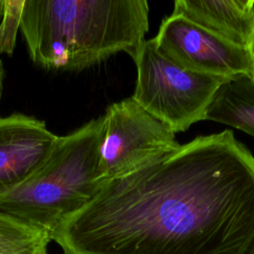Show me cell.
<instances>
[{"label":"cell","instance_id":"12","mask_svg":"<svg viewBox=\"0 0 254 254\" xmlns=\"http://www.w3.org/2000/svg\"><path fill=\"white\" fill-rule=\"evenodd\" d=\"M245 49L248 53L249 60H250V65H251V78L254 81V19L251 26V30L249 33V36L247 38Z\"/></svg>","mask_w":254,"mask_h":254},{"label":"cell","instance_id":"2","mask_svg":"<svg viewBox=\"0 0 254 254\" xmlns=\"http://www.w3.org/2000/svg\"><path fill=\"white\" fill-rule=\"evenodd\" d=\"M148 30L146 0H25L20 26L32 62L64 71L132 56Z\"/></svg>","mask_w":254,"mask_h":254},{"label":"cell","instance_id":"10","mask_svg":"<svg viewBox=\"0 0 254 254\" xmlns=\"http://www.w3.org/2000/svg\"><path fill=\"white\" fill-rule=\"evenodd\" d=\"M50 241L42 230L0 211V254H48Z\"/></svg>","mask_w":254,"mask_h":254},{"label":"cell","instance_id":"13","mask_svg":"<svg viewBox=\"0 0 254 254\" xmlns=\"http://www.w3.org/2000/svg\"><path fill=\"white\" fill-rule=\"evenodd\" d=\"M3 81H4V66H3V63L0 59V98H1L2 90H3Z\"/></svg>","mask_w":254,"mask_h":254},{"label":"cell","instance_id":"14","mask_svg":"<svg viewBox=\"0 0 254 254\" xmlns=\"http://www.w3.org/2000/svg\"><path fill=\"white\" fill-rule=\"evenodd\" d=\"M244 254H254V236H253V238H252V240H251V242H250V244H249V246H248V248H247V250L245 251Z\"/></svg>","mask_w":254,"mask_h":254},{"label":"cell","instance_id":"4","mask_svg":"<svg viewBox=\"0 0 254 254\" xmlns=\"http://www.w3.org/2000/svg\"><path fill=\"white\" fill-rule=\"evenodd\" d=\"M137 77L131 96L143 109L174 133L206 120L208 109L224 78L186 69L145 40L131 56Z\"/></svg>","mask_w":254,"mask_h":254},{"label":"cell","instance_id":"8","mask_svg":"<svg viewBox=\"0 0 254 254\" xmlns=\"http://www.w3.org/2000/svg\"><path fill=\"white\" fill-rule=\"evenodd\" d=\"M173 14L245 47L254 19V0H176Z\"/></svg>","mask_w":254,"mask_h":254},{"label":"cell","instance_id":"6","mask_svg":"<svg viewBox=\"0 0 254 254\" xmlns=\"http://www.w3.org/2000/svg\"><path fill=\"white\" fill-rule=\"evenodd\" d=\"M159 51L180 66L226 80L251 76L248 53L177 14L166 17L153 38Z\"/></svg>","mask_w":254,"mask_h":254},{"label":"cell","instance_id":"15","mask_svg":"<svg viewBox=\"0 0 254 254\" xmlns=\"http://www.w3.org/2000/svg\"><path fill=\"white\" fill-rule=\"evenodd\" d=\"M3 1L4 0H0V20L2 19V15H3Z\"/></svg>","mask_w":254,"mask_h":254},{"label":"cell","instance_id":"9","mask_svg":"<svg viewBox=\"0 0 254 254\" xmlns=\"http://www.w3.org/2000/svg\"><path fill=\"white\" fill-rule=\"evenodd\" d=\"M206 120L241 130L254 137V81L240 76L225 81L211 103Z\"/></svg>","mask_w":254,"mask_h":254},{"label":"cell","instance_id":"5","mask_svg":"<svg viewBox=\"0 0 254 254\" xmlns=\"http://www.w3.org/2000/svg\"><path fill=\"white\" fill-rule=\"evenodd\" d=\"M179 145L175 133L132 97L113 102L102 115V180L125 175Z\"/></svg>","mask_w":254,"mask_h":254},{"label":"cell","instance_id":"11","mask_svg":"<svg viewBox=\"0 0 254 254\" xmlns=\"http://www.w3.org/2000/svg\"><path fill=\"white\" fill-rule=\"evenodd\" d=\"M25 0H4L0 22V54L12 56L20 30Z\"/></svg>","mask_w":254,"mask_h":254},{"label":"cell","instance_id":"1","mask_svg":"<svg viewBox=\"0 0 254 254\" xmlns=\"http://www.w3.org/2000/svg\"><path fill=\"white\" fill-rule=\"evenodd\" d=\"M254 236V155L231 130L106 181L61 229L64 254H244Z\"/></svg>","mask_w":254,"mask_h":254},{"label":"cell","instance_id":"3","mask_svg":"<svg viewBox=\"0 0 254 254\" xmlns=\"http://www.w3.org/2000/svg\"><path fill=\"white\" fill-rule=\"evenodd\" d=\"M102 116L59 136L42 166L22 185L0 195V211L55 240L63 226L97 194Z\"/></svg>","mask_w":254,"mask_h":254},{"label":"cell","instance_id":"7","mask_svg":"<svg viewBox=\"0 0 254 254\" xmlns=\"http://www.w3.org/2000/svg\"><path fill=\"white\" fill-rule=\"evenodd\" d=\"M58 138L45 121L34 116H0V195L22 185L37 171Z\"/></svg>","mask_w":254,"mask_h":254}]
</instances>
